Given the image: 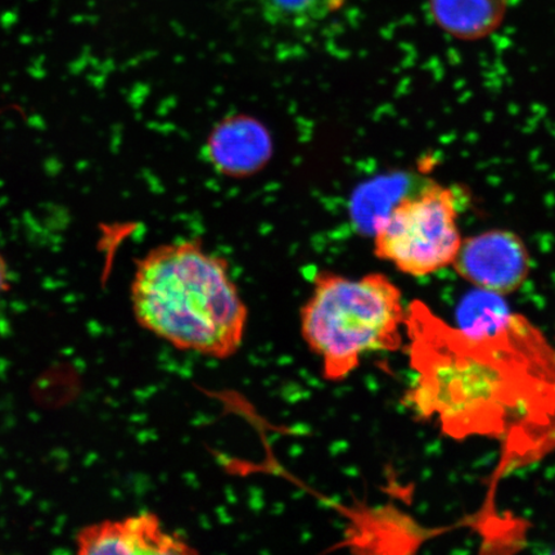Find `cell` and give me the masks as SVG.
<instances>
[{"instance_id":"6da1fadb","label":"cell","mask_w":555,"mask_h":555,"mask_svg":"<svg viewBox=\"0 0 555 555\" xmlns=\"http://www.w3.org/2000/svg\"><path fill=\"white\" fill-rule=\"evenodd\" d=\"M415 380L406 404L454 439L502 442L504 468L555 451V349L535 325L505 310L480 327H451L414 301L406 310Z\"/></svg>"},{"instance_id":"7a4b0ae2","label":"cell","mask_w":555,"mask_h":555,"mask_svg":"<svg viewBox=\"0 0 555 555\" xmlns=\"http://www.w3.org/2000/svg\"><path fill=\"white\" fill-rule=\"evenodd\" d=\"M139 325L180 351L225 360L245 339L248 309L225 259L199 241L152 248L130 288Z\"/></svg>"},{"instance_id":"3957f363","label":"cell","mask_w":555,"mask_h":555,"mask_svg":"<svg viewBox=\"0 0 555 555\" xmlns=\"http://www.w3.org/2000/svg\"><path fill=\"white\" fill-rule=\"evenodd\" d=\"M405 319L401 291L387 275L321 272L300 310V328L324 378L343 382L367 353L397 351Z\"/></svg>"},{"instance_id":"277c9868","label":"cell","mask_w":555,"mask_h":555,"mask_svg":"<svg viewBox=\"0 0 555 555\" xmlns=\"http://www.w3.org/2000/svg\"><path fill=\"white\" fill-rule=\"evenodd\" d=\"M463 238L455 191L433 180L377 220L373 253L399 272L422 278L453 266Z\"/></svg>"},{"instance_id":"5b68a950","label":"cell","mask_w":555,"mask_h":555,"mask_svg":"<svg viewBox=\"0 0 555 555\" xmlns=\"http://www.w3.org/2000/svg\"><path fill=\"white\" fill-rule=\"evenodd\" d=\"M453 267L472 286L501 297L524 286L531 256L520 235L496 228L463 238Z\"/></svg>"},{"instance_id":"8992f818","label":"cell","mask_w":555,"mask_h":555,"mask_svg":"<svg viewBox=\"0 0 555 555\" xmlns=\"http://www.w3.org/2000/svg\"><path fill=\"white\" fill-rule=\"evenodd\" d=\"M79 554H156L197 553L176 533L165 530L155 513H141L122 519H107L85 527L75 538Z\"/></svg>"},{"instance_id":"52a82bcc","label":"cell","mask_w":555,"mask_h":555,"mask_svg":"<svg viewBox=\"0 0 555 555\" xmlns=\"http://www.w3.org/2000/svg\"><path fill=\"white\" fill-rule=\"evenodd\" d=\"M437 27L461 41H478L501 29L509 0H427Z\"/></svg>"},{"instance_id":"ba28073f","label":"cell","mask_w":555,"mask_h":555,"mask_svg":"<svg viewBox=\"0 0 555 555\" xmlns=\"http://www.w3.org/2000/svg\"><path fill=\"white\" fill-rule=\"evenodd\" d=\"M347 0H258L261 15L273 26L307 29L335 16Z\"/></svg>"},{"instance_id":"9c48e42d","label":"cell","mask_w":555,"mask_h":555,"mask_svg":"<svg viewBox=\"0 0 555 555\" xmlns=\"http://www.w3.org/2000/svg\"><path fill=\"white\" fill-rule=\"evenodd\" d=\"M10 269L2 255H0V294L9 288Z\"/></svg>"}]
</instances>
